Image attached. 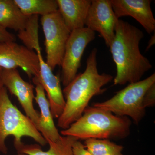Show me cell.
<instances>
[{"label":"cell","mask_w":155,"mask_h":155,"mask_svg":"<svg viewBox=\"0 0 155 155\" xmlns=\"http://www.w3.org/2000/svg\"><path fill=\"white\" fill-rule=\"evenodd\" d=\"M10 136L14 137L17 150L24 144L22 139L24 137L33 139L39 145L48 144L33 122L12 103L4 87L0 93V152L4 154L8 153L5 141Z\"/></svg>","instance_id":"obj_4"},{"label":"cell","mask_w":155,"mask_h":155,"mask_svg":"<svg viewBox=\"0 0 155 155\" xmlns=\"http://www.w3.org/2000/svg\"><path fill=\"white\" fill-rule=\"evenodd\" d=\"M0 68L24 70L28 77L38 76L39 61L37 53L14 41L0 42Z\"/></svg>","instance_id":"obj_8"},{"label":"cell","mask_w":155,"mask_h":155,"mask_svg":"<svg viewBox=\"0 0 155 155\" xmlns=\"http://www.w3.org/2000/svg\"><path fill=\"white\" fill-rule=\"evenodd\" d=\"M25 16L40 15L42 16L58 11L57 0H14Z\"/></svg>","instance_id":"obj_17"},{"label":"cell","mask_w":155,"mask_h":155,"mask_svg":"<svg viewBox=\"0 0 155 155\" xmlns=\"http://www.w3.org/2000/svg\"><path fill=\"white\" fill-rule=\"evenodd\" d=\"M72 150L73 155H93L87 150L84 145L82 144L78 140H75L73 143Z\"/></svg>","instance_id":"obj_21"},{"label":"cell","mask_w":155,"mask_h":155,"mask_svg":"<svg viewBox=\"0 0 155 155\" xmlns=\"http://www.w3.org/2000/svg\"><path fill=\"white\" fill-rule=\"evenodd\" d=\"M16 37L7 29L0 26V42L14 41H16Z\"/></svg>","instance_id":"obj_22"},{"label":"cell","mask_w":155,"mask_h":155,"mask_svg":"<svg viewBox=\"0 0 155 155\" xmlns=\"http://www.w3.org/2000/svg\"><path fill=\"white\" fill-rule=\"evenodd\" d=\"M154 84V73L144 80L129 84L110 99L95 103L93 106L110 111L116 116L130 117L137 125L146 114L143 104L145 94Z\"/></svg>","instance_id":"obj_5"},{"label":"cell","mask_w":155,"mask_h":155,"mask_svg":"<svg viewBox=\"0 0 155 155\" xmlns=\"http://www.w3.org/2000/svg\"><path fill=\"white\" fill-rule=\"evenodd\" d=\"M2 79L4 86L19 101L26 116L39 130L40 114L34 107V86L23 80L17 69H3Z\"/></svg>","instance_id":"obj_10"},{"label":"cell","mask_w":155,"mask_h":155,"mask_svg":"<svg viewBox=\"0 0 155 155\" xmlns=\"http://www.w3.org/2000/svg\"><path fill=\"white\" fill-rule=\"evenodd\" d=\"M112 8L117 18L133 17L149 34L154 32L155 19L150 0H110Z\"/></svg>","instance_id":"obj_12"},{"label":"cell","mask_w":155,"mask_h":155,"mask_svg":"<svg viewBox=\"0 0 155 155\" xmlns=\"http://www.w3.org/2000/svg\"><path fill=\"white\" fill-rule=\"evenodd\" d=\"M143 104L145 109L155 106V84L152 85L145 94L143 101Z\"/></svg>","instance_id":"obj_20"},{"label":"cell","mask_w":155,"mask_h":155,"mask_svg":"<svg viewBox=\"0 0 155 155\" xmlns=\"http://www.w3.org/2000/svg\"><path fill=\"white\" fill-rule=\"evenodd\" d=\"M28 17L25 16L14 0H0V26L16 31L25 28Z\"/></svg>","instance_id":"obj_16"},{"label":"cell","mask_w":155,"mask_h":155,"mask_svg":"<svg viewBox=\"0 0 155 155\" xmlns=\"http://www.w3.org/2000/svg\"><path fill=\"white\" fill-rule=\"evenodd\" d=\"M35 85V99L40 110L39 122V131L41 134L45 139L51 141H58L62 135L55 125L48 100L46 96L44 89L39 83H34Z\"/></svg>","instance_id":"obj_14"},{"label":"cell","mask_w":155,"mask_h":155,"mask_svg":"<svg viewBox=\"0 0 155 155\" xmlns=\"http://www.w3.org/2000/svg\"><path fill=\"white\" fill-rule=\"evenodd\" d=\"M39 61L40 69L38 76L33 78V83L40 84L46 92L51 111L54 118H58L64 111L65 100L61 88V79L55 75L53 70L47 64L41 52H36Z\"/></svg>","instance_id":"obj_11"},{"label":"cell","mask_w":155,"mask_h":155,"mask_svg":"<svg viewBox=\"0 0 155 155\" xmlns=\"http://www.w3.org/2000/svg\"><path fill=\"white\" fill-rule=\"evenodd\" d=\"M41 22L44 34L47 64L54 70L61 66L66 44L71 31L59 11L42 16Z\"/></svg>","instance_id":"obj_6"},{"label":"cell","mask_w":155,"mask_h":155,"mask_svg":"<svg viewBox=\"0 0 155 155\" xmlns=\"http://www.w3.org/2000/svg\"><path fill=\"white\" fill-rule=\"evenodd\" d=\"M119 19L114 13L110 0H91L85 27L99 33L107 46L110 48Z\"/></svg>","instance_id":"obj_9"},{"label":"cell","mask_w":155,"mask_h":155,"mask_svg":"<svg viewBox=\"0 0 155 155\" xmlns=\"http://www.w3.org/2000/svg\"><path fill=\"white\" fill-rule=\"evenodd\" d=\"M77 140L72 137L62 135L58 141L46 140L49 145V149L46 151H43L40 146L36 144H23L17 151L26 155H73L72 146Z\"/></svg>","instance_id":"obj_15"},{"label":"cell","mask_w":155,"mask_h":155,"mask_svg":"<svg viewBox=\"0 0 155 155\" xmlns=\"http://www.w3.org/2000/svg\"><path fill=\"white\" fill-rule=\"evenodd\" d=\"M3 69L0 68V93L2 91L3 87H4V84H3L2 79V71Z\"/></svg>","instance_id":"obj_24"},{"label":"cell","mask_w":155,"mask_h":155,"mask_svg":"<svg viewBox=\"0 0 155 155\" xmlns=\"http://www.w3.org/2000/svg\"><path fill=\"white\" fill-rule=\"evenodd\" d=\"M18 155H26L25 154H24L22 153H18Z\"/></svg>","instance_id":"obj_25"},{"label":"cell","mask_w":155,"mask_h":155,"mask_svg":"<svg viewBox=\"0 0 155 155\" xmlns=\"http://www.w3.org/2000/svg\"><path fill=\"white\" fill-rule=\"evenodd\" d=\"M131 122L101 108L87 107L82 116L68 128L61 130L62 136L79 140L121 139L130 134Z\"/></svg>","instance_id":"obj_3"},{"label":"cell","mask_w":155,"mask_h":155,"mask_svg":"<svg viewBox=\"0 0 155 155\" xmlns=\"http://www.w3.org/2000/svg\"><path fill=\"white\" fill-rule=\"evenodd\" d=\"M84 146L93 155H123V147L108 139H88Z\"/></svg>","instance_id":"obj_19"},{"label":"cell","mask_w":155,"mask_h":155,"mask_svg":"<svg viewBox=\"0 0 155 155\" xmlns=\"http://www.w3.org/2000/svg\"><path fill=\"white\" fill-rule=\"evenodd\" d=\"M110 51L116 66L114 85L137 82L152 68L149 60L140 52V43L144 37L142 31L119 19Z\"/></svg>","instance_id":"obj_1"},{"label":"cell","mask_w":155,"mask_h":155,"mask_svg":"<svg viewBox=\"0 0 155 155\" xmlns=\"http://www.w3.org/2000/svg\"><path fill=\"white\" fill-rule=\"evenodd\" d=\"M39 17L38 15L28 16L25 28L18 31V38L23 45L35 52H41L38 35Z\"/></svg>","instance_id":"obj_18"},{"label":"cell","mask_w":155,"mask_h":155,"mask_svg":"<svg viewBox=\"0 0 155 155\" xmlns=\"http://www.w3.org/2000/svg\"><path fill=\"white\" fill-rule=\"evenodd\" d=\"M155 33H154V35H153L150 38L149 41L148 42V44L147 46V47L146 48V51H148L150 48L153 45H154L155 44Z\"/></svg>","instance_id":"obj_23"},{"label":"cell","mask_w":155,"mask_h":155,"mask_svg":"<svg viewBox=\"0 0 155 155\" xmlns=\"http://www.w3.org/2000/svg\"><path fill=\"white\" fill-rule=\"evenodd\" d=\"M98 50H92L87 61L86 69L77 74L63 90L65 100L64 111L58 118V126L67 129L82 116L90 101L95 96L106 91L105 85L114 80V76L107 73L100 74L97 66Z\"/></svg>","instance_id":"obj_2"},{"label":"cell","mask_w":155,"mask_h":155,"mask_svg":"<svg viewBox=\"0 0 155 155\" xmlns=\"http://www.w3.org/2000/svg\"><path fill=\"white\" fill-rule=\"evenodd\" d=\"M58 11L70 31L85 27L91 0H57Z\"/></svg>","instance_id":"obj_13"},{"label":"cell","mask_w":155,"mask_h":155,"mask_svg":"<svg viewBox=\"0 0 155 155\" xmlns=\"http://www.w3.org/2000/svg\"><path fill=\"white\" fill-rule=\"evenodd\" d=\"M95 37V32L86 27L71 31L61 66L62 81L64 86H67L77 75L84 52Z\"/></svg>","instance_id":"obj_7"}]
</instances>
